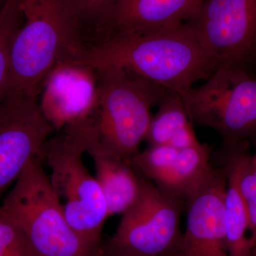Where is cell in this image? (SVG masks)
<instances>
[{"mask_svg": "<svg viewBox=\"0 0 256 256\" xmlns=\"http://www.w3.org/2000/svg\"><path fill=\"white\" fill-rule=\"evenodd\" d=\"M78 62L96 69H126L180 95L210 78L218 67L188 23L111 36L90 48Z\"/></svg>", "mask_w": 256, "mask_h": 256, "instance_id": "obj_1", "label": "cell"}, {"mask_svg": "<svg viewBox=\"0 0 256 256\" xmlns=\"http://www.w3.org/2000/svg\"><path fill=\"white\" fill-rule=\"evenodd\" d=\"M96 70L95 102L86 117L78 121L86 152L131 160L146 140L152 108L170 90L126 69Z\"/></svg>", "mask_w": 256, "mask_h": 256, "instance_id": "obj_2", "label": "cell"}, {"mask_svg": "<svg viewBox=\"0 0 256 256\" xmlns=\"http://www.w3.org/2000/svg\"><path fill=\"white\" fill-rule=\"evenodd\" d=\"M22 25L10 50L3 94L38 98L58 64L77 62L76 23L68 0H20Z\"/></svg>", "mask_w": 256, "mask_h": 256, "instance_id": "obj_3", "label": "cell"}, {"mask_svg": "<svg viewBox=\"0 0 256 256\" xmlns=\"http://www.w3.org/2000/svg\"><path fill=\"white\" fill-rule=\"evenodd\" d=\"M48 138L40 158L50 168V185L70 226L96 254L102 245L104 224L109 217L105 196L95 176L82 162L86 152L75 124Z\"/></svg>", "mask_w": 256, "mask_h": 256, "instance_id": "obj_4", "label": "cell"}, {"mask_svg": "<svg viewBox=\"0 0 256 256\" xmlns=\"http://www.w3.org/2000/svg\"><path fill=\"white\" fill-rule=\"evenodd\" d=\"M41 256H97L70 226L40 156L28 162L0 206Z\"/></svg>", "mask_w": 256, "mask_h": 256, "instance_id": "obj_5", "label": "cell"}, {"mask_svg": "<svg viewBox=\"0 0 256 256\" xmlns=\"http://www.w3.org/2000/svg\"><path fill=\"white\" fill-rule=\"evenodd\" d=\"M181 96L192 124L214 130L223 146L256 144V78L242 66H220Z\"/></svg>", "mask_w": 256, "mask_h": 256, "instance_id": "obj_6", "label": "cell"}, {"mask_svg": "<svg viewBox=\"0 0 256 256\" xmlns=\"http://www.w3.org/2000/svg\"><path fill=\"white\" fill-rule=\"evenodd\" d=\"M184 208L183 200L142 176L138 198L100 252L114 256H174L182 236L180 220Z\"/></svg>", "mask_w": 256, "mask_h": 256, "instance_id": "obj_7", "label": "cell"}, {"mask_svg": "<svg viewBox=\"0 0 256 256\" xmlns=\"http://www.w3.org/2000/svg\"><path fill=\"white\" fill-rule=\"evenodd\" d=\"M220 66H242L256 44V0H203L188 23Z\"/></svg>", "mask_w": 256, "mask_h": 256, "instance_id": "obj_8", "label": "cell"}, {"mask_svg": "<svg viewBox=\"0 0 256 256\" xmlns=\"http://www.w3.org/2000/svg\"><path fill=\"white\" fill-rule=\"evenodd\" d=\"M54 130L38 98L4 94L0 97V196L28 162L41 154Z\"/></svg>", "mask_w": 256, "mask_h": 256, "instance_id": "obj_9", "label": "cell"}, {"mask_svg": "<svg viewBox=\"0 0 256 256\" xmlns=\"http://www.w3.org/2000/svg\"><path fill=\"white\" fill-rule=\"evenodd\" d=\"M224 168L214 169L185 202L186 228L174 256H228L226 240Z\"/></svg>", "mask_w": 256, "mask_h": 256, "instance_id": "obj_10", "label": "cell"}, {"mask_svg": "<svg viewBox=\"0 0 256 256\" xmlns=\"http://www.w3.org/2000/svg\"><path fill=\"white\" fill-rule=\"evenodd\" d=\"M96 92L95 68L80 62H65L58 64L45 80L38 104L54 129L63 130L86 117Z\"/></svg>", "mask_w": 256, "mask_h": 256, "instance_id": "obj_11", "label": "cell"}, {"mask_svg": "<svg viewBox=\"0 0 256 256\" xmlns=\"http://www.w3.org/2000/svg\"><path fill=\"white\" fill-rule=\"evenodd\" d=\"M202 1L118 0L106 24L104 40L114 35L139 34L188 23Z\"/></svg>", "mask_w": 256, "mask_h": 256, "instance_id": "obj_12", "label": "cell"}, {"mask_svg": "<svg viewBox=\"0 0 256 256\" xmlns=\"http://www.w3.org/2000/svg\"><path fill=\"white\" fill-rule=\"evenodd\" d=\"M210 159V148L206 144L174 150L164 156L151 182L186 202L213 172Z\"/></svg>", "mask_w": 256, "mask_h": 256, "instance_id": "obj_13", "label": "cell"}, {"mask_svg": "<svg viewBox=\"0 0 256 256\" xmlns=\"http://www.w3.org/2000/svg\"><path fill=\"white\" fill-rule=\"evenodd\" d=\"M90 156L95 165V178L105 196L109 216L122 214L139 195L142 175L130 160L101 153Z\"/></svg>", "mask_w": 256, "mask_h": 256, "instance_id": "obj_14", "label": "cell"}, {"mask_svg": "<svg viewBox=\"0 0 256 256\" xmlns=\"http://www.w3.org/2000/svg\"><path fill=\"white\" fill-rule=\"evenodd\" d=\"M146 140L150 146H170L178 149L198 146L193 124L180 94L169 92L152 116Z\"/></svg>", "mask_w": 256, "mask_h": 256, "instance_id": "obj_15", "label": "cell"}, {"mask_svg": "<svg viewBox=\"0 0 256 256\" xmlns=\"http://www.w3.org/2000/svg\"><path fill=\"white\" fill-rule=\"evenodd\" d=\"M225 170L226 240L228 256H252L254 242L247 236L249 229L246 206L234 174Z\"/></svg>", "mask_w": 256, "mask_h": 256, "instance_id": "obj_16", "label": "cell"}, {"mask_svg": "<svg viewBox=\"0 0 256 256\" xmlns=\"http://www.w3.org/2000/svg\"><path fill=\"white\" fill-rule=\"evenodd\" d=\"M79 24L80 41L87 50L105 38L106 24L118 0H70Z\"/></svg>", "mask_w": 256, "mask_h": 256, "instance_id": "obj_17", "label": "cell"}, {"mask_svg": "<svg viewBox=\"0 0 256 256\" xmlns=\"http://www.w3.org/2000/svg\"><path fill=\"white\" fill-rule=\"evenodd\" d=\"M23 22L20 0H5L0 8V97L8 82L12 41Z\"/></svg>", "mask_w": 256, "mask_h": 256, "instance_id": "obj_18", "label": "cell"}, {"mask_svg": "<svg viewBox=\"0 0 256 256\" xmlns=\"http://www.w3.org/2000/svg\"><path fill=\"white\" fill-rule=\"evenodd\" d=\"M0 256H41L18 226L0 216Z\"/></svg>", "mask_w": 256, "mask_h": 256, "instance_id": "obj_19", "label": "cell"}, {"mask_svg": "<svg viewBox=\"0 0 256 256\" xmlns=\"http://www.w3.org/2000/svg\"><path fill=\"white\" fill-rule=\"evenodd\" d=\"M250 65H254V66H256V44L254 48H252V52L248 56L246 60L242 64V66L247 67Z\"/></svg>", "mask_w": 256, "mask_h": 256, "instance_id": "obj_20", "label": "cell"}, {"mask_svg": "<svg viewBox=\"0 0 256 256\" xmlns=\"http://www.w3.org/2000/svg\"><path fill=\"white\" fill-rule=\"evenodd\" d=\"M252 164H254V168H255L256 171V153L255 156H252Z\"/></svg>", "mask_w": 256, "mask_h": 256, "instance_id": "obj_21", "label": "cell"}, {"mask_svg": "<svg viewBox=\"0 0 256 256\" xmlns=\"http://www.w3.org/2000/svg\"><path fill=\"white\" fill-rule=\"evenodd\" d=\"M97 256H110V255H107V254H104V252H100V250H99L98 254Z\"/></svg>", "mask_w": 256, "mask_h": 256, "instance_id": "obj_22", "label": "cell"}]
</instances>
